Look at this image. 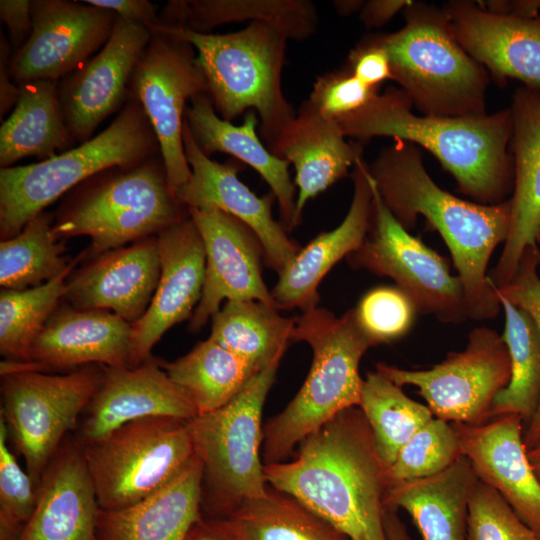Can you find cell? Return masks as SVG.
<instances>
[{
	"label": "cell",
	"instance_id": "obj_31",
	"mask_svg": "<svg viewBox=\"0 0 540 540\" xmlns=\"http://www.w3.org/2000/svg\"><path fill=\"white\" fill-rule=\"evenodd\" d=\"M478 478L465 456L421 479L391 481L386 508L405 510L422 540H467L469 502Z\"/></svg>",
	"mask_w": 540,
	"mask_h": 540
},
{
	"label": "cell",
	"instance_id": "obj_17",
	"mask_svg": "<svg viewBox=\"0 0 540 540\" xmlns=\"http://www.w3.org/2000/svg\"><path fill=\"white\" fill-rule=\"evenodd\" d=\"M183 143L191 176L175 197L187 209L221 210L244 223L258 238L267 264L278 276L290 265L301 247L287 235L272 214V192L259 197L238 177L234 160L220 163L207 156L195 142L184 120Z\"/></svg>",
	"mask_w": 540,
	"mask_h": 540
},
{
	"label": "cell",
	"instance_id": "obj_18",
	"mask_svg": "<svg viewBox=\"0 0 540 540\" xmlns=\"http://www.w3.org/2000/svg\"><path fill=\"white\" fill-rule=\"evenodd\" d=\"M188 212L206 255L202 296L189 329L199 331L220 310L223 300H255L275 307L262 276L260 258L264 253L250 228L221 210L190 208Z\"/></svg>",
	"mask_w": 540,
	"mask_h": 540
},
{
	"label": "cell",
	"instance_id": "obj_51",
	"mask_svg": "<svg viewBox=\"0 0 540 540\" xmlns=\"http://www.w3.org/2000/svg\"><path fill=\"white\" fill-rule=\"evenodd\" d=\"M409 0H370L364 2L360 10V20L365 27L377 28L390 21L399 11H403Z\"/></svg>",
	"mask_w": 540,
	"mask_h": 540
},
{
	"label": "cell",
	"instance_id": "obj_45",
	"mask_svg": "<svg viewBox=\"0 0 540 540\" xmlns=\"http://www.w3.org/2000/svg\"><path fill=\"white\" fill-rule=\"evenodd\" d=\"M378 88L369 87L345 69L316 77L307 101L325 118L339 121L366 106Z\"/></svg>",
	"mask_w": 540,
	"mask_h": 540
},
{
	"label": "cell",
	"instance_id": "obj_24",
	"mask_svg": "<svg viewBox=\"0 0 540 540\" xmlns=\"http://www.w3.org/2000/svg\"><path fill=\"white\" fill-rule=\"evenodd\" d=\"M160 273L157 236H151L92 259L67 279L64 299L76 309L109 311L133 324L147 311Z\"/></svg>",
	"mask_w": 540,
	"mask_h": 540
},
{
	"label": "cell",
	"instance_id": "obj_16",
	"mask_svg": "<svg viewBox=\"0 0 540 540\" xmlns=\"http://www.w3.org/2000/svg\"><path fill=\"white\" fill-rule=\"evenodd\" d=\"M152 32L149 27L117 16L101 50L58 82V97L74 143L92 138L108 116L126 104L137 62Z\"/></svg>",
	"mask_w": 540,
	"mask_h": 540
},
{
	"label": "cell",
	"instance_id": "obj_55",
	"mask_svg": "<svg viewBox=\"0 0 540 540\" xmlns=\"http://www.w3.org/2000/svg\"><path fill=\"white\" fill-rule=\"evenodd\" d=\"M364 2L360 0H337L333 1L332 5L339 15L348 16L356 11L360 12Z\"/></svg>",
	"mask_w": 540,
	"mask_h": 540
},
{
	"label": "cell",
	"instance_id": "obj_40",
	"mask_svg": "<svg viewBox=\"0 0 540 540\" xmlns=\"http://www.w3.org/2000/svg\"><path fill=\"white\" fill-rule=\"evenodd\" d=\"M77 260L57 278L25 290L0 292V351L8 361L28 362L32 345L64 298Z\"/></svg>",
	"mask_w": 540,
	"mask_h": 540
},
{
	"label": "cell",
	"instance_id": "obj_46",
	"mask_svg": "<svg viewBox=\"0 0 540 540\" xmlns=\"http://www.w3.org/2000/svg\"><path fill=\"white\" fill-rule=\"evenodd\" d=\"M540 250L538 245L526 248L512 279L503 287L495 288L496 293L515 306L526 311L533 319L540 334ZM540 436V401L538 407L525 426L523 439L529 448Z\"/></svg>",
	"mask_w": 540,
	"mask_h": 540
},
{
	"label": "cell",
	"instance_id": "obj_58",
	"mask_svg": "<svg viewBox=\"0 0 540 540\" xmlns=\"http://www.w3.org/2000/svg\"><path fill=\"white\" fill-rule=\"evenodd\" d=\"M539 540H540V538H539Z\"/></svg>",
	"mask_w": 540,
	"mask_h": 540
},
{
	"label": "cell",
	"instance_id": "obj_2",
	"mask_svg": "<svg viewBox=\"0 0 540 540\" xmlns=\"http://www.w3.org/2000/svg\"><path fill=\"white\" fill-rule=\"evenodd\" d=\"M367 166L382 201L404 228L410 231L421 215L440 234L462 282L469 319L495 318L501 304L488 264L508 237L510 198L484 205L443 190L426 171L417 146L406 141L384 147Z\"/></svg>",
	"mask_w": 540,
	"mask_h": 540
},
{
	"label": "cell",
	"instance_id": "obj_11",
	"mask_svg": "<svg viewBox=\"0 0 540 540\" xmlns=\"http://www.w3.org/2000/svg\"><path fill=\"white\" fill-rule=\"evenodd\" d=\"M1 376L0 418L37 487L66 433L100 387L103 367L85 365L64 375L24 370Z\"/></svg>",
	"mask_w": 540,
	"mask_h": 540
},
{
	"label": "cell",
	"instance_id": "obj_14",
	"mask_svg": "<svg viewBox=\"0 0 540 540\" xmlns=\"http://www.w3.org/2000/svg\"><path fill=\"white\" fill-rule=\"evenodd\" d=\"M149 28L152 35L132 74L129 95L141 104L154 129L175 196L191 176L183 143L187 103L208 94V86L190 43Z\"/></svg>",
	"mask_w": 540,
	"mask_h": 540
},
{
	"label": "cell",
	"instance_id": "obj_49",
	"mask_svg": "<svg viewBox=\"0 0 540 540\" xmlns=\"http://www.w3.org/2000/svg\"><path fill=\"white\" fill-rule=\"evenodd\" d=\"M85 3L112 11L118 17L137 24L150 26L158 20L157 7L147 0H83Z\"/></svg>",
	"mask_w": 540,
	"mask_h": 540
},
{
	"label": "cell",
	"instance_id": "obj_33",
	"mask_svg": "<svg viewBox=\"0 0 540 540\" xmlns=\"http://www.w3.org/2000/svg\"><path fill=\"white\" fill-rule=\"evenodd\" d=\"M20 94L0 128V166L8 168L26 157L46 160L75 144L65 124L58 82L39 80L19 86Z\"/></svg>",
	"mask_w": 540,
	"mask_h": 540
},
{
	"label": "cell",
	"instance_id": "obj_47",
	"mask_svg": "<svg viewBox=\"0 0 540 540\" xmlns=\"http://www.w3.org/2000/svg\"><path fill=\"white\" fill-rule=\"evenodd\" d=\"M347 62L351 73L369 87L378 88L380 83L391 79L389 58L372 35L350 51Z\"/></svg>",
	"mask_w": 540,
	"mask_h": 540
},
{
	"label": "cell",
	"instance_id": "obj_19",
	"mask_svg": "<svg viewBox=\"0 0 540 540\" xmlns=\"http://www.w3.org/2000/svg\"><path fill=\"white\" fill-rule=\"evenodd\" d=\"M161 273L145 314L132 324L129 367L150 357L164 333L191 318L203 291L206 255L190 215L157 235Z\"/></svg>",
	"mask_w": 540,
	"mask_h": 540
},
{
	"label": "cell",
	"instance_id": "obj_34",
	"mask_svg": "<svg viewBox=\"0 0 540 540\" xmlns=\"http://www.w3.org/2000/svg\"><path fill=\"white\" fill-rule=\"evenodd\" d=\"M277 310L255 300L226 301L211 318L209 337L260 371L282 357L292 340L296 318Z\"/></svg>",
	"mask_w": 540,
	"mask_h": 540
},
{
	"label": "cell",
	"instance_id": "obj_57",
	"mask_svg": "<svg viewBox=\"0 0 540 540\" xmlns=\"http://www.w3.org/2000/svg\"><path fill=\"white\" fill-rule=\"evenodd\" d=\"M537 245H540V228L537 234Z\"/></svg>",
	"mask_w": 540,
	"mask_h": 540
},
{
	"label": "cell",
	"instance_id": "obj_44",
	"mask_svg": "<svg viewBox=\"0 0 540 540\" xmlns=\"http://www.w3.org/2000/svg\"><path fill=\"white\" fill-rule=\"evenodd\" d=\"M493 488L478 480L469 502L467 540H539Z\"/></svg>",
	"mask_w": 540,
	"mask_h": 540
},
{
	"label": "cell",
	"instance_id": "obj_39",
	"mask_svg": "<svg viewBox=\"0 0 540 540\" xmlns=\"http://www.w3.org/2000/svg\"><path fill=\"white\" fill-rule=\"evenodd\" d=\"M52 216L44 211L16 236L0 243V284L3 289L25 290L43 285L67 271L64 247L52 231Z\"/></svg>",
	"mask_w": 540,
	"mask_h": 540
},
{
	"label": "cell",
	"instance_id": "obj_4",
	"mask_svg": "<svg viewBox=\"0 0 540 540\" xmlns=\"http://www.w3.org/2000/svg\"><path fill=\"white\" fill-rule=\"evenodd\" d=\"M291 339L311 347L312 364L295 397L263 428L264 465L284 461L313 431L359 405L364 383L360 361L374 346L354 308L340 317L324 308L309 309L296 318Z\"/></svg>",
	"mask_w": 540,
	"mask_h": 540
},
{
	"label": "cell",
	"instance_id": "obj_52",
	"mask_svg": "<svg viewBox=\"0 0 540 540\" xmlns=\"http://www.w3.org/2000/svg\"><path fill=\"white\" fill-rule=\"evenodd\" d=\"M184 540H238L224 518L201 516L191 525Z\"/></svg>",
	"mask_w": 540,
	"mask_h": 540
},
{
	"label": "cell",
	"instance_id": "obj_7",
	"mask_svg": "<svg viewBox=\"0 0 540 540\" xmlns=\"http://www.w3.org/2000/svg\"><path fill=\"white\" fill-rule=\"evenodd\" d=\"M405 25L373 34L385 50L391 79L423 115L462 117L485 112L488 76L453 36L442 9L411 1Z\"/></svg>",
	"mask_w": 540,
	"mask_h": 540
},
{
	"label": "cell",
	"instance_id": "obj_54",
	"mask_svg": "<svg viewBox=\"0 0 540 540\" xmlns=\"http://www.w3.org/2000/svg\"><path fill=\"white\" fill-rule=\"evenodd\" d=\"M383 523L387 540H410L407 529L400 520L397 510L386 508Z\"/></svg>",
	"mask_w": 540,
	"mask_h": 540
},
{
	"label": "cell",
	"instance_id": "obj_27",
	"mask_svg": "<svg viewBox=\"0 0 540 540\" xmlns=\"http://www.w3.org/2000/svg\"><path fill=\"white\" fill-rule=\"evenodd\" d=\"M354 191L349 210L334 229L318 234L301 248L279 275L271 294L277 309L317 307L318 287L325 275L342 258H347L365 240L373 198L367 163L359 159L353 167Z\"/></svg>",
	"mask_w": 540,
	"mask_h": 540
},
{
	"label": "cell",
	"instance_id": "obj_53",
	"mask_svg": "<svg viewBox=\"0 0 540 540\" xmlns=\"http://www.w3.org/2000/svg\"><path fill=\"white\" fill-rule=\"evenodd\" d=\"M477 3L484 10L497 14L530 17L540 13V0H493Z\"/></svg>",
	"mask_w": 540,
	"mask_h": 540
},
{
	"label": "cell",
	"instance_id": "obj_21",
	"mask_svg": "<svg viewBox=\"0 0 540 540\" xmlns=\"http://www.w3.org/2000/svg\"><path fill=\"white\" fill-rule=\"evenodd\" d=\"M102 367L101 385L82 413L77 437L82 444L137 419L165 416L188 421L198 415L188 396L151 356L136 367Z\"/></svg>",
	"mask_w": 540,
	"mask_h": 540
},
{
	"label": "cell",
	"instance_id": "obj_37",
	"mask_svg": "<svg viewBox=\"0 0 540 540\" xmlns=\"http://www.w3.org/2000/svg\"><path fill=\"white\" fill-rule=\"evenodd\" d=\"M224 519L238 540H349L299 501L271 487Z\"/></svg>",
	"mask_w": 540,
	"mask_h": 540
},
{
	"label": "cell",
	"instance_id": "obj_10",
	"mask_svg": "<svg viewBox=\"0 0 540 540\" xmlns=\"http://www.w3.org/2000/svg\"><path fill=\"white\" fill-rule=\"evenodd\" d=\"M82 446L103 510L125 508L151 496L195 456L187 421L165 416L128 422Z\"/></svg>",
	"mask_w": 540,
	"mask_h": 540
},
{
	"label": "cell",
	"instance_id": "obj_13",
	"mask_svg": "<svg viewBox=\"0 0 540 540\" xmlns=\"http://www.w3.org/2000/svg\"><path fill=\"white\" fill-rule=\"evenodd\" d=\"M376 370L401 387H417L434 417L475 426L490 419L495 397L509 383L511 363L502 335L476 327L462 351L448 353L429 369L378 363Z\"/></svg>",
	"mask_w": 540,
	"mask_h": 540
},
{
	"label": "cell",
	"instance_id": "obj_38",
	"mask_svg": "<svg viewBox=\"0 0 540 540\" xmlns=\"http://www.w3.org/2000/svg\"><path fill=\"white\" fill-rule=\"evenodd\" d=\"M358 407L388 467L405 443L434 417L427 405L408 397L401 386L378 370L367 373Z\"/></svg>",
	"mask_w": 540,
	"mask_h": 540
},
{
	"label": "cell",
	"instance_id": "obj_9",
	"mask_svg": "<svg viewBox=\"0 0 540 540\" xmlns=\"http://www.w3.org/2000/svg\"><path fill=\"white\" fill-rule=\"evenodd\" d=\"M282 357L257 372L228 404L187 421L203 465L201 506L225 518L243 502L265 496L262 411Z\"/></svg>",
	"mask_w": 540,
	"mask_h": 540
},
{
	"label": "cell",
	"instance_id": "obj_23",
	"mask_svg": "<svg viewBox=\"0 0 540 540\" xmlns=\"http://www.w3.org/2000/svg\"><path fill=\"white\" fill-rule=\"evenodd\" d=\"M442 10L460 46L500 82L540 88V13L497 14L474 1H450Z\"/></svg>",
	"mask_w": 540,
	"mask_h": 540
},
{
	"label": "cell",
	"instance_id": "obj_41",
	"mask_svg": "<svg viewBox=\"0 0 540 540\" xmlns=\"http://www.w3.org/2000/svg\"><path fill=\"white\" fill-rule=\"evenodd\" d=\"M460 456V441L453 424L433 417L400 449L389 475L391 481L429 477L450 467Z\"/></svg>",
	"mask_w": 540,
	"mask_h": 540
},
{
	"label": "cell",
	"instance_id": "obj_25",
	"mask_svg": "<svg viewBox=\"0 0 540 540\" xmlns=\"http://www.w3.org/2000/svg\"><path fill=\"white\" fill-rule=\"evenodd\" d=\"M510 110L514 187L508 237L497 264L488 274L495 288L512 279L523 252L537 245L540 228V88L518 87Z\"/></svg>",
	"mask_w": 540,
	"mask_h": 540
},
{
	"label": "cell",
	"instance_id": "obj_22",
	"mask_svg": "<svg viewBox=\"0 0 540 540\" xmlns=\"http://www.w3.org/2000/svg\"><path fill=\"white\" fill-rule=\"evenodd\" d=\"M452 424L461 454L469 460L478 480L497 491L540 537V483L527 456L522 418L502 414L480 425Z\"/></svg>",
	"mask_w": 540,
	"mask_h": 540
},
{
	"label": "cell",
	"instance_id": "obj_6",
	"mask_svg": "<svg viewBox=\"0 0 540 540\" xmlns=\"http://www.w3.org/2000/svg\"><path fill=\"white\" fill-rule=\"evenodd\" d=\"M76 188V187H75ZM189 215L172 193L161 153L129 167L104 170L77 186L59 209L57 240L88 236L89 258L157 236Z\"/></svg>",
	"mask_w": 540,
	"mask_h": 540
},
{
	"label": "cell",
	"instance_id": "obj_3",
	"mask_svg": "<svg viewBox=\"0 0 540 540\" xmlns=\"http://www.w3.org/2000/svg\"><path fill=\"white\" fill-rule=\"evenodd\" d=\"M400 88L388 87L359 111L337 121L346 137L359 141L392 137L419 145L455 179L458 191L476 203L496 205L514 187L510 107L492 114L439 117L413 113Z\"/></svg>",
	"mask_w": 540,
	"mask_h": 540
},
{
	"label": "cell",
	"instance_id": "obj_50",
	"mask_svg": "<svg viewBox=\"0 0 540 540\" xmlns=\"http://www.w3.org/2000/svg\"><path fill=\"white\" fill-rule=\"evenodd\" d=\"M13 49L9 39L3 35L0 36V117L7 113L17 102L20 88L15 85L11 75V59Z\"/></svg>",
	"mask_w": 540,
	"mask_h": 540
},
{
	"label": "cell",
	"instance_id": "obj_26",
	"mask_svg": "<svg viewBox=\"0 0 540 540\" xmlns=\"http://www.w3.org/2000/svg\"><path fill=\"white\" fill-rule=\"evenodd\" d=\"M99 506L83 446L65 438L37 486L34 511L17 540H95Z\"/></svg>",
	"mask_w": 540,
	"mask_h": 540
},
{
	"label": "cell",
	"instance_id": "obj_42",
	"mask_svg": "<svg viewBox=\"0 0 540 540\" xmlns=\"http://www.w3.org/2000/svg\"><path fill=\"white\" fill-rule=\"evenodd\" d=\"M354 311L358 325L374 346L406 335L418 313L410 297L397 286L369 290Z\"/></svg>",
	"mask_w": 540,
	"mask_h": 540
},
{
	"label": "cell",
	"instance_id": "obj_5",
	"mask_svg": "<svg viewBox=\"0 0 540 540\" xmlns=\"http://www.w3.org/2000/svg\"><path fill=\"white\" fill-rule=\"evenodd\" d=\"M190 43L203 71L217 114L232 121L254 110L268 148L295 117L282 88L287 37L275 27L252 22L244 29L215 34L175 26L150 25Z\"/></svg>",
	"mask_w": 540,
	"mask_h": 540
},
{
	"label": "cell",
	"instance_id": "obj_35",
	"mask_svg": "<svg viewBox=\"0 0 540 540\" xmlns=\"http://www.w3.org/2000/svg\"><path fill=\"white\" fill-rule=\"evenodd\" d=\"M159 364L188 396L198 415L228 404L259 372L210 337L177 360Z\"/></svg>",
	"mask_w": 540,
	"mask_h": 540
},
{
	"label": "cell",
	"instance_id": "obj_28",
	"mask_svg": "<svg viewBox=\"0 0 540 540\" xmlns=\"http://www.w3.org/2000/svg\"><path fill=\"white\" fill-rule=\"evenodd\" d=\"M269 150L292 164L299 222L307 202L345 177L362 159L361 141H347L337 121L325 118L305 100Z\"/></svg>",
	"mask_w": 540,
	"mask_h": 540
},
{
	"label": "cell",
	"instance_id": "obj_30",
	"mask_svg": "<svg viewBox=\"0 0 540 540\" xmlns=\"http://www.w3.org/2000/svg\"><path fill=\"white\" fill-rule=\"evenodd\" d=\"M203 465L187 467L151 496L117 510H98L95 540H184L201 516Z\"/></svg>",
	"mask_w": 540,
	"mask_h": 540
},
{
	"label": "cell",
	"instance_id": "obj_12",
	"mask_svg": "<svg viewBox=\"0 0 540 540\" xmlns=\"http://www.w3.org/2000/svg\"><path fill=\"white\" fill-rule=\"evenodd\" d=\"M371 183L369 228L362 245L347 256L349 265L392 279L410 297L418 313L431 314L443 323L459 324L469 319L459 277L451 274L444 257L397 221L372 178Z\"/></svg>",
	"mask_w": 540,
	"mask_h": 540
},
{
	"label": "cell",
	"instance_id": "obj_1",
	"mask_svg": "<svg viewBox=\"0 0 540 540\" xmlns=\"http://www.w3.org/2000/svg\"><path fill=\"white\" fill-rule=\"evenodd\" d=\"M264 475L267 485L299 501L347 539L387 540L389 467L358 406L305 437L291 461L264 465Z\"/></svg>",
	"mask_w": 540,
	"mask_h": 540
},
{
	"label": "cell",
	"instance_id": "obj_32",
	"mask_svg": "<svg viewBox=\"0 0 540 540\" xmlns=\"http://www.w3.org/2000/svg\"><path fill=\"white\" fill-rule=\"evenodd\" d=\"M243 21L263 22L288 40L303 41L316 32L319 18L309 0H171L154 25L210 33L220 25Z\"/></svg>",
	"mask_w": 540,
	"mask_h": 540
},
{
	"label": "cell",
	"instance_id": "obj_48",
	"mask_svg": "<svg viewBox=\"0 0 540 540\" xmlns=\"http://www.w3.org/2000/svg\"><path fill=\"white\" fill-rule=\"evenodd\" d=\"M0 18L9 32L13 53L21 48L33 29L30 0H1Z\"/></svg>",
	"mask_w": 540,
	"mask_h": 540
},
{
	"label": "cell",
	"instance_id": "obj_56",
	"mask_svg": "<svg viewBox=\"0 0 540 540\" xmlns=\"http://www.w3.org/2000/svg\"><path fill=\"white\" fill-rule=\"evenodd\" d=\"M527 456L532 470L540 483V436L529 448H527Z\"/></svg>",
	"mask_w": 540,
	"mask_h": 540
},
{
	"label": "cell",
	"instance_id": "obj_29",
	"mask_svg": "<svg viewBox=\"0 0 540 540\" xmlns=\"http://www.w3.org/2000/svg\"><path fill=\"white\" fill-rule=\"evenodd\" d=\"M185 121L207 156L215 152L229 154L262 177L276 198L287 231L300 223L296 216L297 189L289 174L290 164L274 155L261 141L257 133L259 118L254 110L245 113L241 125H235L217 114L208 94H199L190 100Z\"/></svg>",
	"mask_w": 540,
	"mask_h": 540
},
{
	"label": "cell",
	"instance_id": "obj_8",
	"mask_svg": "<svg viewBox=\"0 0 540 540\" xmlns=\"http://www.w3.org/2000/svg\"><path fill=\"white\" fill-rule=\"evenodd\" d=\"M159 153L144 109L129 95L110 125L90 140L37 163L0 169L1 240L19 234L48 205L92 176Z\"/></svg>",
	"mask_w": 540,
	"mask_h": 540
},
{
	"label": "cell",
	"instance_id": "obj_15",
	"mask_svg": "<svg viewBox=\"0 0 540 540\" xmlns=\"http://www.w3.org/2000/svg\"><path fill=\"white\" fill-rule=\"evenodd\" d=\"M31 11V35L11 59V75L18 86L59 82L101 50L117 18L83 0H32Z\"/></svg>",
	"mask_w": 540,
	"mask_h": 540
},
{
	"label": "cell",
	"instance_id": "obj_43",
	"mask_svg": "<svg viewBox=\"0 0 540 540\" xmlns=\"http://www.w3.org/2000/svg\"><path fill=\"white\" fill-rule=\"evenodd\" d=\"M37 487L8 446L0 418V540H17L36 504Z\"/></svg>",
	"mask_w": 540,
	"mask_h": 540
},
{
	"label": "cell",
	"instance_id": "obj_20",
	"mask_svg": "<svg viewBox=\"0 0 540 540\" xmlns=\"http://www.w3.org/2000/svg\"><path fill=\"white\" fill-rule=\"evenodd\" d=\"M132 324L104 310L59 305L34 341L28 362H1V373L91 364L129 367Z\"/></svg>",
	"mask_w": 540,
	"mask_h": 540
},
{
	"label": "cell",
	"instance_id": "obj_36",
	"mask_svg": "<svg viewBox=\"0 0 540 540\" xmlns=\"http://www.w3.org/2000/svg\"><path fill=\"white\" fill-rule=\"evenodd\" d=\"M497 296L505 315L502 338L510 357L511 376L495 397L490 418L515 414L522 418L525 428L540 401V334L526 311Z\"/></svg>",
	"mask_w": 540,
	"mask_h": 540
}]
</instances>
